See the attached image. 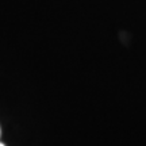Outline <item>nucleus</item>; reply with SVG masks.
I'll list each match as a JSON object with an SVG mask.
<instances>
[{
  "instance_id": "nucleus-1",
  "label": "nucleus",
  "mask_w": 146,
  "mask_h": 146,
  "mask_svg": "<svg viewBox=\"0 0 146 146\" xmlns=\"http://www.w3.org/2000/svg\"><path fill=\"white\" fill-rule=\"evenodd\" d=\"M0 146H4V145H3V143H1V142H0Z\"/></svg>"
}]
</instances>
